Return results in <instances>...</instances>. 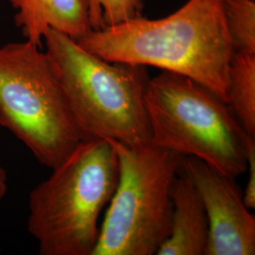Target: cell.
Returning <instances> with one entry per match:
<instances>
[{
    "instance_id": "6",
    "label": "cell",
    "mask_w": 255,
    "mask_h": 255,
    "mask_svg": "<svg viewBox=\"0 0 255 255\" xmlns=\"http://www.w3.org/2000/svg\"><path fill=\"white\" fill-rule=\"evenodd\" d=\"M107 140L119 156V179L93 255H157L170 236L172 187L183 156Z\"/></svg>"
},
{
    "instance_id": "3",
    "label": "cell",
    "mask_w": 255,
    "mask_h": 255,
    "mask_svg": "<svg viewBox=\"0 0 255 255\" xmlns=\"http://www.w3.org/2000/svg\"><path fill=\"white\" fill-rule=\"evenodd\" d=\"M29 194L27 231L41 255H93L99 220L119 179V160L107 139L82 141Z\"/></svg>"
},
{
    "instance_id": "1",
    "label": "cell",
    "mask_w": 255,
    "mask_h": 255,
    "mask_svg": "<svg viewBox=\"0 0 255 255\" xmlns=\"http://www.w3.org/2000/svg\"><path fill=\"white\" fill-rule=\"evenodd\" d=\"M76 41L108 62L154 66L188 77L228 103L236 48L222 0H188L163 18L137 16L91 29Z\"/></svg>"
},
{
    "instance_id": "13",
    "label": "cell",
    "mask_w": 255,
    "mask_h": 255,
    "mask_svg": "<svg viewBox=\"0 0 255 255\" xmlns=\"http://www.w3.org/2000/svg\"><path fill=\"white\" fill-rule=\"evenodd\" d=\"M247 170L249 171V179L243 192V200L247 208L252 211L255 209V141L249 149Z\"/></svg>"
},
{
    "instance_id": "11",
    "label": "cell",
    "mask_w": 255,
    "mask_h": 255,
    "mask_svg": "<svg viewBox=\"0 0 255 255\" xmlns=\"http://www.w3.org/2000/svg\"><path fill=\"white\" fill-rule=\"evenodd\" d=\"M236 51L255 53V0H222Z\"/></svg>"
},
{
    "instance_id": "14",
    "label": "cell",
    "mask_w": 255,
    "mask_h": 255,
    "mask_svg": "<svg viewBox=\"0 0 255 255\" xmlns=\"http://www.w3.org/2000/svg\"><path fill=\"white\" fill-rule=\"evenodd\" d=\"M7 191H8V176L4 166L1 164V158H0V202L5 197Z\"/></svg>"
},
{
    "instance_id": "4",
    "label": "cell",
    "mask_w": 255,
    "mask_h": 255,
    "mask_svg": "<svg viewBox=\"0 0 255 255\" xmlns=\"http://www.w3.org/2000/svg\"><path fill=\"white\" fill-rule=\"evenodd\" d=\"M145 106L152 146L195 157L227 177L247 171L255 137L249 135L228 103L188 77L162 71L150 78Z\"/></svg>"
},
{
    "instance_id": "2",
    "label": "cell",
    "mask_w": 255,
    "mask_h": 255,
    "mask_svg": "<svg viewBox=\"0 0 255 255\" xmlns=\"http://www.w3.org/2000/svg\"><path fill=\"white\" fill-rule=\"evenodd\" d=\"M44 40L84 141L110 139L129 147L150 144L145 106L150 79L146 66L105 61L52 28Z\"/></svg>"
},
{
    "instance_id": "7",
    "label": "cell",
    "mask_w": 255,
    "mask_h": 255,
    "mask_svg": "<svg viewBox=\"0 0 255 255\" xmlns=\"http://www.w3.org/2000/svg\"><path fill=\"white\" fill-rule=\"evenodd\" d=\"M181 169L195 185L209 222L206 255H255V217L247 208L236 179L195 157H182Z\"/></svg>"
},
{
    "instance_id": "5",
    "label": "cell",
    "mask_w": 255,
    "mask_h": 255,
    "mask_svg": "<svg viewBox=\"0 0 255 255\" xmlns=\"http://www.w3.org/2000/svg\"><path fill=\"white\" fill-rule=\"evenodd\" d=\"M0 125L51 169L84 141L49 56L27 40L0 46Z\"/></svg>"
},
{
    "instance_id": "8",
    "label": "cell",
    "mask_w": 255,
    "mask_h": 255,
    "mask_svg": "<svg viewBox=\"0 0 255 255\" xmlns=\"http://www.w3.org/2000/svg\"><path fill=\"white\" fill-rule=\"evenodd\" d=\"M15 10L14 22L25 40L42 46L52 28L80 39L92 29L86 0H8Z\"/></svg>"
},
{
    "instance_id": "9",
    "label": "cell",
    "mask_w": 255,
    "mask_h": 255,
    "mask_svg": "<svg viewBox=\"0 0 255 255\" xmlns=\"http://www.w3.org/2000/svg\"><path fill=\"white\" fill-rule=\"evenodd\" d=\"M173 213L170 236L158 255H206L209 222L201 196L180 169L172 187Z\"/></svg>"
},
{
    "instance_id": "10",
    "label": "cell",
    "mask_w": 255,
    "mask_h": 255,
    "mask_svg": "<svg viewBox=\"0 0 255 255\" xmlns=\"http://www.w3.org/2000/svg\"><path fill=\"white\" fill-rule=\"evenodd\" d=\"M228 105L247 133L255 137V53H234L229 71Z\"/></svg>"
},
{
    "instance_id": "12",
    "label": "cell",
    "mask_w": 255,
    "mask_h": 255,
    "mask_svg": "<svg viewBox=\"0 0 255 255\" xmlns=\"http://www.w3.org/2000/svg\"><path fill=\"white\" fill-rule=\"evenodd\" d=\"M92 29L142 15L143 0H86Z\"/></svg>"
}]
</instances>
